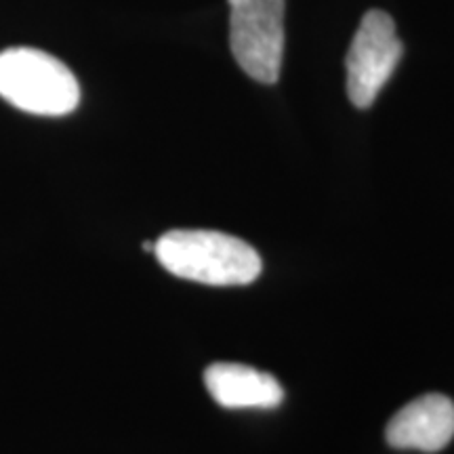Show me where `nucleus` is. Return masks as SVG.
<instances>
[{
  "label": "nucleus",
  "instance_id": "1",
  "mask_svg": "<svg viewBox=\"0 0 454 454\" xmlns=\"http://www.w3.org/2000/svg\"><path fill=\"white\" fill-rule=\"evenodd\" d=\"M154 254L173 276L208 286H244L261 274L259 253L223 231L173 230L158 238Z\"/></svg>",
  "mask_w": 454,
  "mask_h": 454
},
{
  "label": "nucleus",
  "instance_id": "2",
  "mask_svg": "<svg viewBox=\"0 0 454 454\" xmlns=\"http://www.w3.org/2000/svg\"><path fill=\"white\" fill-rule=\"evenodd\" d=\"M0 98L38 116H66L76 110L81 87L70 67L38 49L0 53Z\"/></svg>",
  "mask_w": 454,
  "mask_h": 454
},
{
  "label": "nucleus",
  "instance_id": "3",
  "mask_svg": "<svg viewBox=\"0 0 454 454\" xmlns=\"http://www.w3.org/2000/svg\"><path fill=\"white\" fill-rule=\"evenodd\" d=\"M230 44L238 66L263 84H276L284 57L286 0H227Z\"/></svg>",
  "mask_w": 454,
  "mask_h": 454
},
{
  "label": "nucleus",
  "instance_id": "4",
  "mask_svg": "<svg viewBox=\"0 0 454 454\" xmlns=\"http://www.w3.org/2000/svg\"><path fill=\"white\" fill-rule=\"evenodd\" d=\"M404 44L385 11H368L348 51V95L356 107H371L395 72Z\"/></svg>",
  "mask_w": 454,
  "mask_h": 454
},
{
  "label": "nucleus",
  "instance_id": "5",
  "mask_svg": "<svg viewBox=\"0 0 454 454\" xmlns=\"http://www.w3.org/2000/svg\"><path fill=\"white\" fill-rule=\"evenodd\" d=\"M385 435L400 450L438 452L454 438V402L442 394L417 397L391 419Z\"/></svg>",
  "mask_w": 454,
  "mask_h": 454
},
{
  "label": "nucleus",
  "instance_id": "6",
  "mask_svg": "<svg viewBox=\"0 0 454 454\" xmlns=\"http://www.w3.org/2000/svg\"><path fill=\"white\" fill-rule=\"evenodd\" d=\"M204 385L223 408H276L284 400L282 385L271 374L244 364H211L204 371Z\"/></svg>",
  "mask_w": 454,
  "mask_h": 454
}]
</instances>
